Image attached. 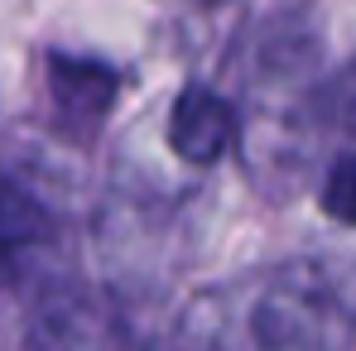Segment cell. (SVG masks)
Segmentation results:
<instances>
[{"mask_svg":"<svg viewBox=\"0 0 356 351\" xmlns=\"http://www.w3.org/2000/svg\"><path fill=\"white\" fill-rule=\"evenodd\" d=\"M342 303L318 265L232 279L183 318V351H337Z\"/></svg>","mask_w":356,"mask_h":351,"instance_id":"1","label":"cell"},{"mask_svg":"<svg viewBox=\"0 0 356 351\" xmlns=\"http://www.w3.org/2000/svg\"><path fill=\"white\" fill-rule=\"evenodd\" d=\"M63 227L54 207L15 178H0V289L34 279L58 255Z\"/></svg>","mask_w":356,"mask_h":351,"instance_id":"2","label":"cell"},{"mask_svg":"<svg viewBox=\"0 0 356 351\" xmlns=\"http://www.w3.org/2000/svg\"><path fill=\"white\" fill-rule=\"evenodd\" d=\"M34 351H120V313L87 289H54L34 313Z\"/></svg>","mask_w":356,"mask_h":351,"instance_id":"3","label":"cell"},{"mask_svg":"<svg viewBox=\"0 0 356 351\" xmlns=\"http://www.w3.org/2000/svg\"><path fill=\"white\" fill-rule=\"evenodd\" d=\"M116 97H120V72L111 63L67 58V54L49 58V101H54V116H58V125L67 135L87 140L111 116Z\"/></svg>","mask_w":356,"mask_h":351,"instance_id":"4","label":"cell"},{"mask_svg":"<svg viewBox=\"0 0 356 351\" xmlns=\"http://www.w3.org/2000/svg\"><path fill=\"white\" fill-rule=\"evenodd\" d=\"M236 145V111L222 92L212 87H183L169 111V149H174L183 164H217L227 149Z\"/></svg>","mask_w":356,"mask_h":351,"instance_id":"5","label":"cell"},{"mask_svg":"<svg viewBox=\"0 0 356 351\" xmlns=\"http://www.w3.org/2000/svg\"><path fill=\"white\" fill-rule=\"evenodd\" d=\"M323 212L342 227H356V154L337 159L323 183Z\"/></svg>","mask_w":356,"mask_h":351,"instance_id":"6","label":"cell"}]
</instances>
